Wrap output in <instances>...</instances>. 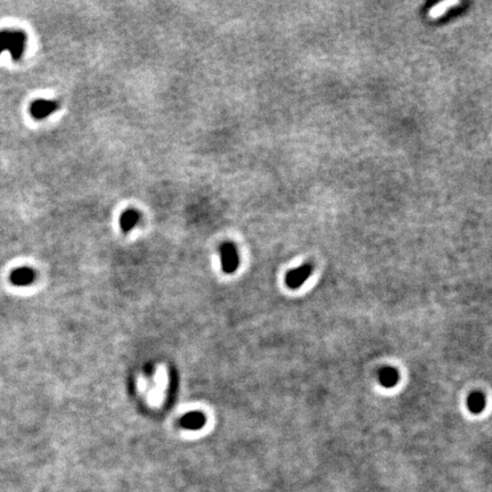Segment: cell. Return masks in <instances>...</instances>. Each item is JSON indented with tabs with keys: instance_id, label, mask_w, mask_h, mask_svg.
<instances>
[{
	"instance_id": "6da1fadb",
	"label": "cell",
	"mask_w": 492,
	"mask_h": 492,
	"mask_svg": "<svg viewBox=\"0 0 492 492\" xmlns=\"http://www.w3.org/2000/svg\"><path fill=\"white\" fill-rule=\"evenodd\" d=\"M27 37L20 30L0 31V55L3 51H9L13 61H20L25 50Z\"/></svg>"
},
{
	"instance_id": "7a4b0ae2",
	"label": "cell",
	"mask_w": 492,
	"mask_h": 492,
	"mask_svg": "<svg viewBox=\"0 0 492 492\" xmlns=\"http://www.w3.org/2000/svg\"><path fill=\"white\" fill-rule=\"evenodd\" d=\"M221 265L225 272L232 273L236 271L239 265V258L237 249L231 243H225L220 247Z\"/></svg>"
},
{
	"instance_id": "3957f363",
	"label": "cell",
	"mask_w": 492,
	"mask_h": 492,
	"mask_svg": "<svg viewBox=\"0 0 492 492\" xmlns=\"http://www.w3.org/2000/svg\"><path fill=\"white\" fill-rule=\"evenodd\" d=\"M60 107L56 101L50 99H37L30 106V113L36 120H43L55 113Z\"/></svg>"
},
{
	"instance_id": "277c9868",
	"label": "cell",
	"mask_w": 492,
	"mask_h": 492,
	"mask_svg": "<svg viewBox=\"0 0 492 492\" xmlns=\"http://www.w3.org/2000/svg\"><path fill=\"white\" fill-rule=\"evenodd\" d=\"M311 272H312V266L310 265H306L295 270H292L286 276V285L292 289L299 288L309 278Z\"/></svg>"
},
{
	"instance_id": "5b68a950",
	"label": "cell",
	"mask_w": 492,
	"mask_h": 492,
	"mask_svg": "<svg viewBox=\"0 0 492 492\" xmlns=\"http://www.w3.org/2000/svg\"><path fill=\"white\" fill-rule=\"evenodd\" d=\"M34 277H36V273L32 269L27 268V266H20V268L15 269L10 273V283L20 287L27 286L32 284Z\"/></svg>"
},
{
	"instance_id": "8992f818",
	"label": "cell",
	"mask_w": 492,
	"mask_h": 492,
	"mask_svg": "<svg viewBox=\"0 0 492 492\" xmlns=\"http://www.w3.org/2000/svg\"><path fill=\"white\" fill-rule=\"evenodd\" d=\"M205 422V416L200 411H193V412H188L186 415L181 417L180 419V425L186 430H197L202 429L204 426Z\"/></svg>"
},
{
	"instance_id": "52a82bcc",
	"label": "cell",
	"mask_w": 492,
	"mask_h": 492,
	"mask_svg": "<svg viewBox=\"0 0 492 492\" xmlns=\"http://www.w3.org/2000/svg\"><path fill=\"white\" fill-rule=\"evenodd\" d=\"M140 213L135 208H128L120 217V227L124 232L131 231L140 221Z\"/></svg>"
},
{
	"instance_id": "ba28073f",
	"label": "cell",
	"mask_w": 492,
	"mask_h": 492,
	"mask_svg": "<svg viewBox=\"0 0 492 492\" xmlns=\"http://www.w3.org/2000/svg\"><path fill=\"white\" fill-rule=\"evenodd\" d=\"M399 381V372L394 368L386 367L379 371V383L384 388H393Z\"/></svg>"
},
{
	"instance_id": "9c48e42d",
	"label": "cell",
	"mask_w": 492,
	"mask_h": 492,
	"mask_svg": "<svg viewBox=\"0 0 492 492\" xmlns=\"http://www.w3.org/2000/svg\"><path fill=\"white\" fill-rule=\"evenodd\" d=\"M468 409L474 413H480L485 407V396L480 392L472 393L467 400Z\"/></svg>"
}]
</instances>
